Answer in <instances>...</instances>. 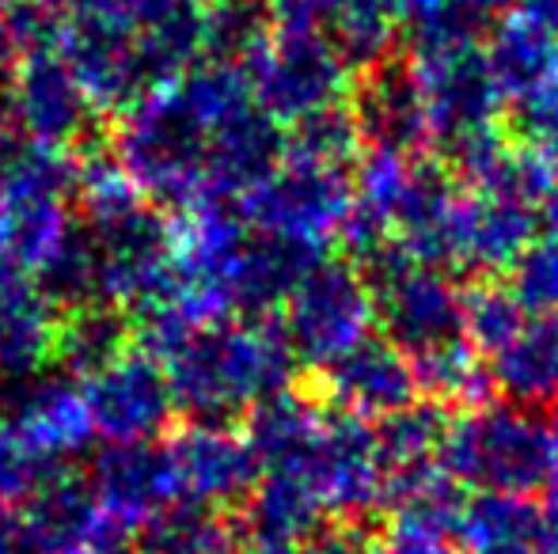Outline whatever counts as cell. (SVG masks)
Returning <instances> with one entry per match:
<instances>
[{
    "instance_id": "8",
    "label": "cell",
    "mask_w": 558,
    "mask_h": 554,
    "mask_svg": "<svg viewBox=\"0 0 558 554\" xmlns=\"http://www.w3.org/2000/svg\"><path fill=\"white\" fill-rule=\"evenodd\" d=\"M376 296V323L384 338L396 342L407 357H426L434 349L468 342L463 334V300L468 288L441 267H418L388 251L357 262Z\"/></svg>"
},
{
    "instance_id": "35",
    "label": "cell",
    "mask_w": 558,
    "mask_h": 554,
    "mask_svg": "<svg viewBox=\"0 0 558 554\" xmlns=\"http://www.w3.org/2000/svg\"><path fill=\"white\" fill-rule=\"evenodd\" d=\"M0 554H65L27 502L0 509Z\"/></svg>"
},
{
    "instance_id": "37",
    "label": "cell",
    "mask_w": 558,
    "mask_h": 554,
    "mask_svg": "<svg viewBox=\"0 0 558 554\" xmlns=\"http://www.w3.org/2000/svg\"><path fill=\"white\" fill-rule=\"evenodd\" d=\"M544 490H547V517L551 528L558 532V418L547 426V475H544Z\"/></svg>"
},
{
    "instance_id": "6",
    "label": "cell",
    "mask_w": 558,
    "mask_h": 554,
    "mask_svg": "<svg viewBox=\"0 0 558 554\" xmlns=\"http://www.w3.org/2000/svg\"><path fill=\"white\" fill-rule=\"evenodd\" d=\"M278 327L296 361L324 372L373 338L376 296L365 270L345 259H316L281 304Z\"/></svg>"
},
{
    "instance_id": "9",
    "label": "cell",
    "mask_w": 558,
    "mask_h": 554,
    "mask_svg": "<svg viewBox=\"0 0 558 554\" xmlns=\"http://www.w3.org/2000/svg\"><path fill=\"white\" fill-rule=\"evenodd\" d=\"M274 471H293L316 497L324 520L357 525L388 502V471H384L376 429L361 418L327 410L319 433L301 452V459Z\"/></svg>"
},
{
    "instance_id": "38",
    "label": "cell",
    "mask_w": 558,
    "mask_h": 554,
    "mask_svg": "<svg viewBox=\"0 0 558 554\" xmlns=\"http://www.w3.org/2000/svg\"><path fill=\"white\" fill-rule=\"evenodd\" d=\"M539 217H544V236H539V239H544V244H551L558 251V190L551 194V201H547Z\"/></svg>"
},
{
    "instance_id": "40",
    "label": "cell",
    "mask_w": 558,
    "mask_h": 554,
    "mask_svg": "<svg viewBox=\"0 0 558 554\" xmlns=\"http://www.w3.org/2000/svg\"><path fill=\"white\" fill-rule=\"evenodd\" d=\"M551 532H555V528H551ZM547 554H558V532L551 535V551H547Z\"/></svg>"
},
{
    "instance_id": "7",
    "label": "cell",
    "mask_w": 558,
    "mask_h": 554,
    "mask_svg": "<svg viewBox=\"0 0 558 554\" xmlns=\"http://www.w3.org/2000/svg\"><path fill=\"white\" fill-rule=\"evenodd\" d=\"M255 107L281 130L342 107L353 91V73L338 46L319 30H274L243 65Z\"/></svg>"
},
{
    "instance_id": "17",
    "label": "cell",
    "mask_w": 558,
    "mask_h": 554,
    "mask_svg": "<svg viewBox=\"0 0 558 554\" xmlns=\"http://www.w3.org/2000/svg\"><path fill=\"white\" fill-rule=\"evenodd\" d=\"M350 111L365 145L396 148L407 156H418L422 148L434 145L418 84H414L407 61L399 58L357 73L350 91Z\"/></svg>"
},
{
    "instance_id": "13",
    "label": "cell",
    "mask_w": 558,
    "mask_h": 554,
    "mask_svg": "<svg viewBox=\"0 0 558 554\" xmlns=\"http://www.w3.org/2000/svg\"><path fill=\"white\" fill-rule=\"evenodd\" d=\"M88 490L111 525L125 535L141 532L153 517L179 505L171 479L168 448L160 441L145 444H107L88 475Z\"/></svg>"
},
{
    "instance_id": "28",
    "label": "cell",
    "mask_w": 558,
    "mask_h": 554,
    "mask_svg": "<svg viewBox=\"0 0 558 554\" xmlns=\"http://www.w3.org/2000/svg\"><path fill=\"white\" fill-rule=\"evenodd\" d=\"M463 186L475 194H490V198L517 201V206L544 213V206L558 190V168L551 160H544L532 145H524V140H517V145L506 140Z\"/></svg>"
},
{
    "instance_id": "4",
    "label": "cell",
    "mask_w": 558,
    "mask_h": 554,
    "mask_svg": "<svg viewBox=\"0 0 558 554\" xmlns=\"http://www.w3.org/2000/svg\"><path fill=\"white\" fill-rule=\"evenodd\" d=\"M76 168L65 148L23 140L0 168V262L35 278L73 232L69 198L76 194Z\"/></svg>"
},
{
    "instance_id": "16",
    "label": "cell",
    "mask_w": 558,
    "mask_h": 554,
    "mask_svg": "<svg viewBox=\"0 0 558 554\" xmlns=\"http://www.w3.org/2000/svg\"><path fill=\"white\" fill-rule=\"evenodd\" d=\"M536 229H539L536 209L490 198V194H475L463 186L448 267L468 270V274H483V278L506 274V270H513L517 259L536 244Z\"/></svg>"
},
{
    "instance_id": "22",
    "label": "cell",
    "mask_w": 558,
    "mask_h": 554,
    "mask_svg": "<svg viewBox=\"0 0 558 554\" xmlns=\"http://www.w3.org/2000/svg\"><path fill=\"white\" fill-rule=\"evenodd\" d=\"M486 61L506 99H524L558 61V30L521 4L501 8L483 38Z\"/></svg>"
},
{
    "instance_id": "30",
    "label": "cell",
    "mask_w": 558,
    "mask_h": 554,
    "mask_svg": "<svg viewBox=\"0 0 558 554\" xmlns=\"http://www.w3.org/2000/svg\"><path fill=\"white\" fill-rule=\"evenodd\" d=\"M414 377H418V392H426L434 407L475 410L490 392V372L471 342H456L426 357H414Z\"/></svg>"
},
{
    "instance_id": "1",
    "label": "cell",
    "mask_w": 558,
    "mask_h": 554,
    "mask_svg": "<svg viewBox=\"0 0 558 554\" xmlns=\"http://www.w3.org/2000/svg\"><path fill=\"white\" fill-rule=\"evenodd\" d=\"M153 357L168 377L175 410L221 426L289 387L296 365L286 334L270 319H221L186 331Z\"/></svg>"
},
{
    "instance_id": "11",
    "label": "cell",
    "mask_w": 558,
    "mask_h": 554,
    "mask_svg": "<svg viewBox=\"0 0 558 554\" xmlns=\"http://www.w3.org/2000/svg\"><path fill=\"white\" fill-rule=\"evenodd\" d=\"M163 448L179 505L194 509L221 513L228 505H243L263 475L247 436L221 421H191L171 441H163Z\"/></svg>"
},
{
    "instance_id": "25",
    "label": "cell",
    "mask_w": 558,
    "mask_h": 554,
    "mask_svg": "<svg viewBox=\"0 0 558 554\" xmlns=\"http://www.w3.org/2000/svg\"><path fill=\"white\" fill-rule=\"evenodd\" d=\"M324 525L316 497L293 471H263L243 502V540L247 551L301 547Z\"/></svg>"
},
{
    "instance_id": "27",
    "label": "cell",
    "mask_w": 558,
    "mask_h": 554,
    "mask_svg": "<svg viewBox=\"0 0 558 554\" xmlns=\"http://www.w3.org/2000/svg\"><path fill=\"white\" fill-rule=\"evenodd\" d=\"M137 554H247V540L225 513L171 505L137 532Z\"/></svg>"
},
{
    "instance_id": "31",
    "label": "cell",
    "mask_w": 558,
    "mask_h": 554,
    "mask_svg": "<svg viewBox=\"0 0 558 554\" xmlns=\"http://www.w3.org/2000/svg\"><path fill=\"white\" fill-rule=\"evenodd\" d=\"M361 152H365V140H361V130L345 103L296 122L286 134V160L304 163V168L350 171Z\"/></svg>"
},
{
    "instance_id": "3",
    "label": "cell",
    "mask_w": 558,
    "mask_h": 554,
    "mask_svg": "<svg viewBox=\"0 0 558 554\" xmlns=\"http://www.w3.org/2000/svg\"><path fill=\"white\" fill-rule=\"evenodd\" d=\"M441 471L475 494H532L547 475V421L513 403L460 410L445 426Z\"/></svg>"
},
{
    "instance_id": "14",
    "label": "cell",
    "mask_w": 558,
    "mask_h": 554,
    "mask_svg": "<svg viewBox=\"0 0 558 554\" xmlns=\"http://www.w3.org/2000/svg\"><path fill=\"white\" fill-rule=\"evenodd\" d=\"M324 392L338 415L380 426L384 418L418 403V377H414V361L396 342L373 334L335 365H327Z\"/></svg>"
},
{
    "instance_id": "12",
    "label": "cell",
    "mask_w": 558,
    "mask_h": 554,
    "mask_svg": "<svg viewBox=\"0 0 558 554\" xmlns=\"http://www.w3.org/2000/svg\"><path fill=\"white\" fill-rule=\"evenodd\" d=\"M0 418L43 467H65V459L84 452L96 436L81 377H73L69 369H38L35 377L15 380L12 399L0 410Z\"/></svg>"
},
{
    "instance_id": "33",
    "label": "cell",
    "mask_w": 558,
    "mask_h": 554,
    "mask_svg": "<svg viewBox=\"0 0 558 554\" xmlns=\"http://www.w3.org/2000/svg\"><path fill=\"white\" fill-rule=\"evenodd\" d=\"M517 130L524 145L558 168V61L529 96L517 99Z\"/></svg>"
},
{
    "instance_id": "34",
    "label": "cell",
    "mask_w": 558,
    "mask_h": 554,
    "mask_svg": "<svg viewBox=\"0 0 558 554\" xmlns=\"http://www.w3.org/2000/svg\"><path fill=\"white\" fill-rule=\"evenodd\" d=\"M509 288L524 311H558V251L544 239L529 247L509 270Z\"/></svg>"
},
{
    "instance_id": "18",
    "label": "cell",
    "mask_w": 558,
    "mask_h": 554,
    "mask_svg": "<svg viewBox=\"0 0 558 554\" xmlns=\"http://www.w3.org/2000/svg\"><path fill=\"white\" fill-rule=\"evenodd\" d=\"M463 186L448 175V168L434 160L414 163L411 186L391 224V251L418 267H448L452 251V229L460 213Z\"/></svg>"
},
{
    "instance_id": "20",
    "label": "cell",
    "mask_w": 558,
    "mask_h": 554,
    "mask_svg": "<svg viewBox=\"0 0 558 554\" xmlns=\"http://www.w3.org/2000/svg\"><path fill=\"white\" fill-rule=\"evenodd\" d=\"M58 308L38 281L0 262V377L8 384L35 377L58 354Z\"/></svg>"
},
{
    "instance_id": "26",
    "label": "cell",
    "mask_w": 558,
    "mask_h": 554,
    "mask_svg": "<svg viewBox=\"0 0 558 554\" xmlns=\"http://www.w3.org/2000/svg\"><path fill=\"white\" fill-rule=\"evenodd\" d=\"M327 410L319 407L312 395L296 392L293 384L281 392L266 395L258 407L243 415V436H247L251 452H255L258 467L274 471V467H289L301 459V452L319 433Z\"/></svg>"
},
{
    "instance_id": "21",
    "label": "cell",
    "mask_w": 558,
    "mask_h": 554,
    "mask_svg": "<svg viewBox=\"0 0 558 554\" xmlns=\"http://www.w3.org/2000/svg\"><path fill=\"white\" fill-rule=\"evenodd\" d=\"M551 535V517L532 494H475L456 528L460 554H547Z\"/></svg>"
},
{
    "instance_id": "2",
    "label": "cell",
    "mask_w": 558,
    "mask_h": 554,
    "mask_svg": "<svg viewBox=\"0 0 558 554\" xmlns=\"http://www.w3.org/2000/svg\"><path fill=\"white\" fill-rule=\"evenodd\" d=\"M407 69L418 84L429 119V140L441 160L468 183L501 145V111L506 91L494 81L483 38L471 27H426L411 35Z\"/></svg>"
},
{
    "instance_id": "29",
    "label": "cell",
    "mask_w": 558,
    "mask_h": 554,
    "mask_svg": "<svg viewBox=\"0 0 558 554\" xmlns=\"http://www.w3.org/2000/svg\"><path fill=\"white\" fill-rule=\"evenodd\" d=\"M270 38L266 0H206L202 4V53L221 65H247Z\"/></svg>"
},
{
    "instance_id": "23",
    "label": "cell",
    "mask_w": 558,
    "mask_h": 554,
    "mask_svg": "<svg viewBox=\"0 0 558 554\" xmlns=\"http://www.w3.org/2000/svg\"><path fill=\"white\" fill-rule=\"evenodd\" d=\"M445 426L448 421L441 407H434V403H414V407L399 410L376 426V444H380L384 471H388V502H399V497L445 479Z\"/></svg>"
},
{
    "instance_id": "10",
    "label": "cell",
    "mask_w": 558,
    "mask_h": 554,
    "mask_svg": "<svg viewBox=\"0 0 558 554\" xmlns=\"http://www.w3.org/2000/svg\"><path fill=\"white\" fill-rule=\"evenodd\" d=\"M81 387L92 429L107 444L160 441V433L175 415V399H171L160 361L141 346H125L111 361L84 372Z\"/></svg>"
},
{
    "instance_id": "24",
    "label": "cell",
    "mask_w": 558,
    "mask_h": 554,
    "mask_svg": "<svg viewBox=\"0 0 558 554\" xmlns=\"http://www.w3.org/2000/svg\"><path fill=\"white\" fill-rule=\"evenodd\" d=\"M448 479H437L414 494L391 502V517L368 540L365 554H460L456 528H460L463 502Z\"/></svg>"
},
{
    "instance_id": "15",
    "label": "cell",
    "mask_w": 558,
    "mask_h": 554,
    "mask_svg": "<svg viewBox=\"0 0 558 554\" xmlns=\"http://www.w3.org/2000/svg\"><path fill=\"white\" fill-rule=\"evenodd\" d=\"M92 103L69 65L53 53H27L12 84V126L31 145L65 148L88 130Z\"/></svg>"
},
{
    "instance_id": "19",
    "label": "cell",
    "mask_w": 558,
    "mask_h": 554,
    "mask_svg": "<svg viewBox=\"0 0 558 554\" xmlns=\"http://www.w3.org/2000/svg\"><path fill=\"white\" fill-rule=\"evenodd\" d=\"M490 387L524 410L558 407V311H529L486 357Z\"/></svg>"
},
{
    "instance_id": "32",
    "label": "cell",
    "mask_w": 558,
    "mask_h": 554,
    "mask_svg": "<svg viewBox=\"0 0 558 554\" xmlns=\"http://www.w3.org/2000/svg\"><path fill=\"white\" fill-rule=\"evenodd\" d=\"M529 311L521 308V300L513 296L509 285L498 281H486V285L468 288V300H463V334L483 357H490L517 327L524 323Z\"/></svg>"
},
{
    "instance_id": "39",
    "label": "cell",
    "mask_w": 558,
    "mask_h": 554,
    "mask_svg": "<svg viewBox=\"0 0 558 554\" xmlns=\"http://www.w3.org/2000/svg\"><path fill=\"white\" fill-rule=\"evenodd\" d=\"M247 554H296V547H289V551H247Z\"/></svg>"
},
{
    "instance_id": "36",
    "label": "cell",
    "mask_w": 558,
    "mask_h": 554,
    "mask_svg": "<svg viewBox=\"0 0 558 554\" xmlns=\"http://www.w3.org/2000/svg\"><path fill=\"white\" fill-rule=\"evenodd\" d=\"M368 551V540L357 532L353 525H319L308 540L296 547V554H365Z\"/></svg>"
},
{
    "instance_id": "5",
    "label": "cell",
    "mask_w": 558,
    "mask_h": 554,
    "mask_svg": "<svg viewBox=\"0 0 558 554\" xmlns=\"http://www.w3.org/2000/svg\"><path fill=\"white\" fill-rule=\"evenodd\" d=\"M235 213L255 236L293 247L308 259H327V251L342 244L350 229L353 183L345 171L281 160L278 171L235 201Z\"/></svg>"
}]
</instances>
